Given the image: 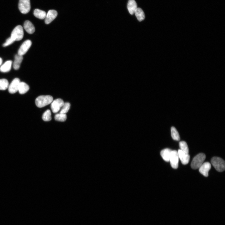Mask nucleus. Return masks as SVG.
<instances>
[{"mask_svg":"<svg viewBox=\"0 0 225 225\" xmlns=\"http://www.w3.org/2000/svg\"><path fill=\"white\" fill-rule=\"evenodd\" d=\"M31 45L32 42L31 40H27L25 41L19 48L18 51V54L23 56L27 52L31 46Z\"/></svg>","mask_w":225,"mask_h":225,"instance_id":"6e6552de","label":"nucleus"},{"mask_svg":"<svg viewBox=\"0 0 225 225\" xmlns=\"http://www.w3.org/2000/svg\"><path fill=\"white\" fill-rule=\"evenodd\" d=\"M137 8V4L134 0H129L127 4V8L130 14L133 15Z\"/></svg>","mask_w":225,"mask_h":225,"instance_id":"4468645a","label":"nucleus"},{"mask_svg":"<svg viewBox=\"0 0 225 225\" xmlns=\"http://www.w3.org/2000/svg\"><path fill=\"white\" fill-rule=\"evenodd\" d=\"M179 159L178 152L176 151H172L170 156L169 161L170 162L172 168L174 169H177L178 168Z\"/></svg>","mask_w":225,"mask_h":225,"instance_id":"423d86ee","label":"nucleus"},{"mask_svg":"<svg viewBox=\"0 0 225 225\" xmlns=\"http://www.w3.org/2000/svg\"><path fill=\"white\" fill-rule=\"evenodd\" d=\"M14 41L11 37H9L6 40V42L3 44V46L4 47H7L12 44Z\"/></svg>","mask_w":225,"mask_h":225,"instance_id":"bb28decb","label":"nucleus"},{"mask_svg":"<svg viewBox=\"0 0 225 225\" xmlns=\"http://www.w3.org/2000/svg\"><path fill=\"white\" fill-rule=\"evenodd\" d=\"M19 9L20 11L23 14L28 13L31 9L30 0H19Z\"/></svg>","mask_w":225,"mask_h":225,"instance_id":"39448f33","label":"nucleus"},{"mask_svg":"<svg viewBox=\"0 0 225 225\" xmlns=\"http://www.w3.org/2000/svg\"><path fill=\"white\" fill-rule=\"evenodd\" d=\"M23 59V56H19L18 54L15 56L14 61L13 64V68L15 70H17L19 69Z\"/></svg>","mask_w":225,"mask_h":225,"instance_id":"2eb2a0df","label":"nucleus"},{"mask_svg":"<svg viewBox=\"0 0 225 225\" xmlns=\"http://www.w3.org/2000/svg\"><path fill=\"white\" fill-rule=\"evenodd\" d=\"M2 59L1 58H0V66L2 64Z\"/></svg>","mask_w":225,"mask_h":225,"instance_id":"cd10ccee","label":"nucleus"},{"mask_svg":"<svg viewBox=\"0 0 225 225\" xmlns=\"http://www.w3.org/2000/svg\"><path fill=\"white\" fill-rule=\"evenodd\" d=\"M24 27L25 30L29 34H32L35 31V28L34 25L29 21H26L25 22Z\"/></svg>","mask_w":225,"mask_h":225,"instance_id":"ddd939ff","label":"nucleus"},{"mask_svg":"<svg viewBox=\"0 0 225 225\" xmlns=\"http://www.w3.org/2000/svg\"><path fill=\"white\" fill-rule=\"evenodd\" d=\"M29 89V87L27 84L24 82H21L19 85L18 91L19 94H24L27 92Z\"/></svg>","mask_w":225,"mask_h":225,"instance_id":"a211bd4d","label":"nucleus"},{"mask_svg":"<svg viewBox=\"0 0 225 225\" xmlns=\"http://www.w3.org/2000/svg\"><path fill=\"white\" fill-rule=\"evenodd\" d=\"M9 83L8 80L6 79H0V90H5L8 88Z\"/></svg>","mask_w":225,"mask_h":225,"instance_id":"4be33fe9","label":"nucleus"},{"mask_svg":"<svg viewBox=\"0 0 225 225\" xmlns=\"http://www.w3.org/2000/svg\"><path fill=\"white\" fill-rule=\"evenodd\" d=\"M24 36L23 27L21 25H19L13 29L11 34V37L14 41H18L22 39Z\"/></svg>","mask_w":225,"mask_h":225,"instance_id":"20e7f679","label":"nucleus"},{"mask_svg":"<svg viewBox=\"0 0 225 225\" xmlns=\"http://www.w3.org/2000/svg\"><path fill=\"white\" fill-rule=\"evenodd\" d=\"M178 152L179 158L181 160L182 163L184 165L188 164L190 159V156L189 154L184 152L181 149H179Z\"/></svg>","mask_w":225,"mask_h":225,"instance_id":"f8f14e48","label":"nucleus"},{"mask_svg":"<svg viewBox=\"0 0 225 225\" xmlns=\"http://www.w3.org/2000/svg\"><path fill=\"white\" fill-rule=\"evenodd\" d=\"M20 81V79L18 78L14 79L8 87L9 91L10 93L14 94L18 91V88Z\"/></svg>","mask_w":225,"mask_h":225,"instance_id":"1a4fd4ad","label":"nucleus"},{"mask_svg":"<svg viewBox=\"0 0 225 225\" xmlns=\"http://www.w3.org/2000/svg\"><path fill=\"white\" fill-rule=\"evenodd\" d=\"M63 100L61 99H58L54 100L51 103V107L52 112L54 113H58L64 104Z\"/></svg>","mask_w":225,"mask_h":225,"instance_id":"0eeeda50","label":"nucleus"},{"mask_svg":"<svg viewBox=\"0 0 225 225\" xmlns=\"http://www.w3.org/2000/svg\"><path fill=\"white\" fill-rule=\"evenodd\" d=\"M58 15V13L56 10H50L49 11L45 18V22L46 24L51 23L56 18Z\"/></svg>","mask_w":225,"mask_h":225,"instance_id":"9d476101","label":"nucleus"},{"mask_svg":"<svg viewBox=\"0 0 225 225\" xmlns=\"http://www.w3.org/2000/svg\"><path fill=\"white\" fill-rule=\"evenodd\" d=\"M71 107V104L69 103H64L63 106L62 107L61 111L60 112V114H66L69 111Z\"/></svg>","mask_w":225,"mask_h":225,"instance_id":"a878e982","label":"nucleus"},{"mask_svg":"<svg viewBox=\"0 0 225 225\" xmlns=\"http://www.w3.org/2000/svg\"><path fill=\"white\" fill-rule=\"evenodd\" d=\"M211 165L209 162H206L203 163L199 168V172L205 177L208 176L209 172L211 168Z\"/></svg>","mask_w":225,"mask_h":225,"instance_id":"9b49d317","label":"nucleus"},{"mask_svg":"<svg viewBox=\"0 0 225 225\" xmlns=\"http://www.w3.org/2000/svg\"><path fill=\"white\" fill-rule=\"evenodd\" d=\"M172 151L171 149H166L162 150L161 151V156L164 161L167 162L169 161Z\"/></svg>","mask_w":225,"mask_h":225,"instance_id":"f3484780","label":"nucleus"},{"mask_svg":"<svg viewBox=\"0 0 225 225\" xmlns=\"http://www.w3.org/2000/svg\"><path fill=\"white\" fill-rule=\"evenodd\" d=\"M55 119L56 121L61 122H64L67 119L66 114H58L55 115Z\"/></svg>","mask_w":225,"mask_h":225,"instance_id":"b1692460","label":"nucleus"},{"mask_svg":"<svg viewBox=\"0 0 225 225\" xmlns=\"http://www.w3.org/2000/svg\"><path fill=\"white\" fill-rule=\"evenodd\" d=\"M134 13L139 21L141 22L144 19L145 14L141 8H137Z\"/></svg>","mask_w":225,"mask_h":225,"instance_id":"6ab92c4d","label":"nucleus"},{"mask_svg":"<svg viewBox=\"0 0 225 225\" xmlns=\"http://www.w3.org/2000/svg\"><path fill=\"white\" fill-rule=\"evenodd\" d=\"M211 163L213 166L219 172H222L225 169V163L221 158L214 157L211 159Z\"/></svg>","mask_w":225,"mask_h":225,"instance_id":"7ed1b4c3","label":"nucleus"},{"mask_svg":"<svg viewBox=\"0 0 225 225\" xmlns=\"http://www.w3.org/2000/svg\"><path fill=\"white\" fill-rule=\"evenodd\" d=\"M179 146L181 150L184 152L189 154V149L186 142L182 141L180 142L179 143Z\"/></svg>","mask_w":225,"mask_h":225,"instance_id":"393cba45","label":"nucleus"},{"mask_svg":"<svg viewBox=\"0 0 225 225\" xmlns=\"http://www.w3.org/2000/svg\"><path fill=\"white\" fill-rule=\"evenodd\" d=\"M12 62L11 61H8L5 62L0 67V71L3 73H6L11 71Z\"/></svg>","mask_w":225,"mask_h":225,"instance_id":"dca6fc26","label":"nucleus"},{"mask_svg":"<svg viewBox=\"0 0 225 225\" xmlns=\"http://www.w3.org/2000/svg\"><path fill=\"white\" fill-rule=\"evenodd\" d=\"M42 119L45 121H51L52 119L51 113V111L48 109L44 112L42 116Z\"/></svg>","mask_w":225,"mask_h":225,"instance_id":"5701e85b","label":"nucleus"},{"mask_svg":"<svg viewBox=\"0 0 225 225\" xmlns=\"http://www.w3.org/2000/svg\"><path fill=\"white\" fill-rule=\"evenodd\" d=\"M171 134L172 138L175 141H179L180 139L179 135L177 129L174 127L171 129Z\"/></svg>","mask_w":225,"mask_h":225,"instance_id":"412c9836","label":"nucleus"},{"mask_svg":"<svg viewBox=\"0 0 225 225\" xmlns=\"http://www.w3.org/2000/svg\"><path fill=\"white\" fill-rule=\"evenodd\" d=\"M46 14V12L39 9H35L34 12V14L35 17L41 19H45Z\"/></svg>","mask_w":225,"mask_h":225,"instance_id":"aec40b11","label":"nucleus"},{"mask_svg":"<svg viewBox=\"0 0 225 225\" xmlns=\"http://www.w3.org/2000/svg\"><path fill=\"white\" fill-rule=\"evenodd\" d=\"M53 100V97L51 96H40L36 99V104L38 107L42 108L51 103Z\"/></svg>","mask_w":225,"mask_h":225,"instance_id":"f257e3e1","label":"nucleus"},{"mask_svg":"<svg viewBox=\"0 0 225 225\" xmlns=\"http://www.w3.org/2000/svg\"><path fill=\"white\" fill-rule=\"evenodd\" d=\"M206 158V156L204 154L199 153L193 159L191 164L192 168L196 169L199 168L203 163Z\"/></svg>","mask_w":225,"mask_h":225,"instance_id":"f03ea898","label":"nucleus"}]
</instances>
